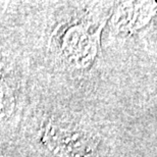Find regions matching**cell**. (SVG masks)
Instances as JSON below:
<instances>
[{"instance_id": "3", "label": "cell", "mask_w": 157, "mask_h": 157, "mask_svg": "<svg viewBox=\"0 0 157 157\" xmlns=\"http://www.w3.org/2000/svg\"><path fill=\"white\" fill-rule=\"evenodd\" d=\"M0 157H5L4 155H3V153L1 152V150H0Z\"/></svg>"}, {"instance_id": "1", "label": "cell", "mask_w": 157, "mask_h": 157, "mask_svg": "<svg viewBox=\"0 0 157 157\" xmlns=\"http://www.w3.org/2000/svg\"><path fill=\"white\" fill-rule=\"evenodd\" d=\"M42 142L57 157H94L96 145L86 133L68 125L48 122Z\"/></svg>"}, {"instance_id": "2", "label": "cell", "mask_w": 157, "mask_h": 157, "mask_svg": "<svg viewBox=\"0 0 157 157\" xmlns=\"http://www.w3.org/2000/svg\"><path fill=\"white\" fill-rule=\"evenodd\" d=\"M14 106V94L9 85L5 71L0 63V117H5L12 112Z\"/></svg>"}]
</instances>
